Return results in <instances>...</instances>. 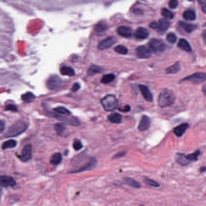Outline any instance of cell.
Returning a JSON list of instances; mask_svg holds the SVG:
<instances>
[{"label":"cell","instance_id":"obj_1","mask_svg":"<svg viewBox=\"0 0 206 206\" xmlns=\"http://www.w3.org/2000/svg\"><path fill=\"white\" fill-rule=\"evenodd\" d=\"M175 100V96L173 92L169 90H165L160 93L158 102L161 108H165L171 106Z\"/></svg>","mask_w":206,"mask_h":206},{"label":"cell","instance_id":"obj_2","mask_svg":"<svg viewBox=\"0 0 206 206\" xmlns=\"http://www.w3.org/2000/svg\"><path fill=\"white\" fill-rule=\"evenodd\" d=\"M27 125L23 121H18L13 123L8 129L6 136L7 137H12L18 136L26 131Z\"/></svg>","mask_w":206,"mask_h":206},{"label":"cell","instance_id":"obj_3","mask_svg":"<svg viewBox=\"0 0 206 206\" xmlns=\"http://www.w3.org/2000/svg\"><path fill=\"white\" fill-rule=\"evenodd\" d=\"M102 105L106 111H112L115 109L118 106V100L115 96L109 94L101 100Z\"/></svg>","mask_w":206,"mask_h":206},{"label":"cell","instance_id":"obj_4","mask_svg":"<svg viewBox=\"0 0 206 206\" xmlns=\"http://www.w3.org/2000/svg\"><path fill=\"white\" fill-rule=\"evenodd\" d=\"M149 49L155 53H161L166 48V45L163 41L158 39H152L149 42Z\"/></svg>","mask_w":206,"mask_h":206},{"label":"cell","instance_id":"obj_5","mask_svg":"<svg viewBox=\"0 0 206 206\" xmlns=\"http://www.w3.org/2000/svg\"><path fill=\"white\" fill-rule=\"evenodd\" d=\"M61 85L62 80L59 77L56 75H53L50 76L47 82V86L48 89L51 90H55L58 89L59 88L61 87Z\"/></svg>","mask_w":206,"mask_h":206},{"label":"cell","instance_id":"obj_6","mask_svg":"<svg viewBox=\"0 0 206 206\" xmlns=\"http://www.w3.org/2000/svg\"><path fill=\"white\" fill-rule=\"evenodd\" d=\"M205 80V73L202 72L195 73L190 76L185 77L182 81H190L195 84H199Z\"/></svg>","mask_w":206,"mask_h":206},{"label":"cell","instance_id":"obj_7","mask_svg":"<svg viewBox=\"0 0 206 206\" xmlns=\"http://www.w3.org/2000/svg\"><path fill=\"white\" fill-rule=\"evenodd\" d=\"M136 54L140 59H148L151 56V51L149 47L141 45L136 48Z\"/></svg>","mask_w":206,"mask_h":206},{"label":"cell","instance_id":"obj_8","mask_svg":"<svg viewBox=\"0 0 206 206\" xmlns=\"http://www.w3.org/2000/svg\"><path fill=\"white\" fill-rule=\"evenodd\" d=\"M53 117H54L55 118H56L58 120L64 122V123H65L67 124H69V125H73L74 126H77L80 125L79 120L78 119H77L76 118H74V117H64V116H61L60 115H59L57 114H54Z\"/></svg>","mask_w":206,"mask_h":206},{"label":"cell","instance_id":"obj_9","mask_svg":"<svg viewBox=\"0 0 206 206\" xmlns=\"http://www.w3.org/2000/svg\"><path fill=\"white\" fill-rule=\"evenodd\" d=\"M117 42V39L115 37L111 36L108 37L104 40L100 41L98 45V49L100 50H106L111 47H112L115 42Z\"/></svg>","mask_w":206,"mask_h":206},{"label":"cell","instance_id":"obj_10","mask_svg":"<svg viewBox=\"0 0 206 206\" xmlns=\"http://www.w3.org/2000/svg\"><path fill=\"white\" fill-rule=\"evenodd\" d=\"M96 164H97L96 159L94 158H92L87 163L83 165L79 169L73 170L71 172V173H77V172H83V171H86V170H92L93 169H94L95 167V166H96Z\"/></svg>","mask_w":206,"mask_h":206},{"label":"cell","instance_id":"obj_11","mask_svg":"<svg viewBox=\"0 0 206 206\" xmlns=\"http://www.w3.org/2000/svg\"><path fill=\"white\" fill-rule=\"evenodd\" d=\"M32 155V146L31 144H27L24 148L22 151V154L20 157V158L22 161L27 162L31 159Z\"/></svg>","mask_w":206,"mask_h":206},{"label":"cell","instance_id":"obj_12","mask_svg":"<svg viewBox=\"0 0 206 206\" xmlns=\"http://www.w3.org/2000/svg\"><path fill=\"white\" fill-rule=\"evenodd\" d=\"M16 185L15 179L9 176H0V186L4 187H13Z\"/></svg>","mask_w":206,"mask_h":206},{"label":"cell","instance_id":"obj_13","mask_svg":"<svg viewBox=\"0 0 206 206\" xmlns=\"http://www.w3.org/2000/svg\"><path fill=\"white\" fill-rule=\"evenodd\" d=\"M151 126V120L149 117L146 115H143L138 125V128L140 131H145L148 130Z\"/></svg>","mask_w":206,"mask_h":206},{"label":"cell","instance_id":"obj_14","mask_svg":"<svg viewBox=\"0 0 206 206\" xmlns=\"http://www.w3.org/2000/svg\"><path fill=\"white\" fill-rule=\"evenodd\" d=\"M139 88H140V90L141 93L143 95V97L147 101L151 102L153 100L152 94L148 88V87H147L146 86L143 85H140Z\"/></svg>","mask_w":206,"mask_h":206},{"label":"cell","instance_id":"obj_15","mask_svg":"<svg viewBox=\"0 0 206 206\" xmlns=\"http://www.w3.org/2000/svg\"><path fill=\"white\" fill-rule=\"evenodd\" d=\"M117 33L122 37L130 38L132 35V30L129 27L120 26L117 30Z\"/></svg>","mask_w":206,"mask_h":206},{"label":"cell","instance_id":"obj_16","mask_svg":"<svg viewBox=\"0 0 206 206\" xmlns=\"http://www.w3.org/2000/svg\"><path fill=\"white\" fill-rule=\"evenodd\" d=\"M135 38L138 39H146L149 36V32L144 27H138L135 32L134 34Z\"/></svg>","mask_w":206,"mask_h":206},{"label":"cell","instance_id":"obj_17","mask_svg":"<svg viewBox=\"0 0 206 206\" xmlns=\"http://www.w3.org/2000/svg\"><path fill=\"white\" fill-rule=\"evenodd\" d=\"M158 24V25L157 28V31L160 33H164L170 25L169 21L164 19H160Z\"/></svg>","mask_w":206,"mask_h":206},{"label":"cell","instance_id":"obj_18","mask_svg":"<svg viewBox=\"0 0 206 206\" xmlns=\"http://www.w3.org/2000/svg\"><path fill=\"white\" fill-rule=\"evenodd\" d=\"M189 127V124L187 123H183L178 126H176V128H174L173 129V132L174 134L177 136V137H181L182 136L184 133L186 132L187 129Z\"/></svg>","mask_w":206,"mask_h":206},{"label":"cell","instance_id":"obj_19","mask_svg":"<svg viewBox=\"0 0 206 206\" xmlns=\"http://www.w3.org/2000/svg\"><path fill=\"white\" fill-rule=\"evenodd\" d=\"M108 28V26L106 22L104 21H102L96 25L94 27V30L97 33L101 34L105 32L107 30Z\"/></svg>","mask_w":206,"mask_h":206},{"label":"cell","instance_id":"obj_20","mask_svg":"<svg viewBox=\"0 0 206 206\" xmlns=\"http://www.w3.org/2000/svg\"><path fill=\"white\" fill-rule=\"evenodd\" d=\"M179 25L181 27L184 28V30L185 31H186L188 33H191V32H193L197 27L196 25H194L192 24L186 23V22H183V21H180Z\"/></svg>","mask_w":206,"mask_h":206},{"label":"cell","instance_id":"obj_21","mask_svg":"<svg viewBox=\"0 0 206 206\" xmlns=\"http://www.w3.org/2000/svg\"><path fill=\"white\" fill-rule=\"evenodd\" d=\"M178 47L180 49H181L184 51H186L187 52H190L192 51V47H191L190 45L189 44L188 41H187L184 39H180V41H178Z\"/></svg>","mask_w":206,"mask_h":206},{"label":"cell","instance_id":"obj_22","mask_svg":"<svg viewBox=\"0 0 206 206\" xmlns=\"http://www.w3.org/2000/svg\"><path fill=\"white\" fill-rule=\"evenodd\" d=\"M108 120L114 123H120L122 121V115L117 112H113L108 115Z\"/></svg>","mask_w":206,"mask_h":206},{"label":"cell","instance_id":"obj_23","mask_svg":"<svg viewBox=\"0 0 206 206\" xmlns=\"http://www.w3.org/2000/svg\"><path fill=\"white\" fill-rule=\"evenodd\" d=\"M176 160L181 166H186L190 163V161L187 158L186 155L183 154H177L176 157Z\"/></svg>","mask_w":206,"mask_h":206},{"label":"cell","instance_id":"obj_24","mask_svg":"<svg viewBox=\"0 0 206 206\" xmlns=\"http://www.w3.org/2000/svg\"><path fill=\"white\" fill-rule=\"evenodd\" d=\"M123 180L126 184L130 186L131 187H132L136 188V189H138V188L141 187V184L138 182H137L136 180H135L131 178L125 177L123 178Z\"/></svg>","mask_w":206,"mask_h":206},{"label":"cell","instance_id":"obj_25","mask_svg":"<svg viewBox=\"0 0 206 206\" xmlns=\"http://www.w3.org/2000/svg\"><path fill=\"white\" fill-rule=\"evenodd\" d=\"M181 69V67L180 65V63L178 62H176L174 65L168 67L166 68V71L168 74H175L177 73Z\"/></svg>","mask_w":206,"mask_h":206},{"label":"cell","instance_id":"obj_26","mask_svg":"<svg viewBox=\"0 0 206 206\" xmlns=\"http://www.w3.org/2000/svg\"><path fill=\"white\" fill-rule=\"evenodd\" d=\"M60 72L62 75L64 76H73L75 74L74 70L70 67H62L60 69Z\"/></svg>","mask_w":206,"mask_h":206},{"label":"cell","instance_id":"obj_27","mask_svg":"<svg viewBox=\"0 0 206 206\" xmlns=\"http://www.w3.org/2000/svg\"><path fill=\"white\" fill-rule=\"evenodd\" d=\"M54 129L58 135H64L67 131V128L62 123H56L54 125Z\"/></svg>","mask_w":206,"mask_h":206},{"label":"cell","instance_id":"obj_28","mask_svg":"<svg viewBox=\"0 0 206 206\" xmlns=\"http://www.w3.org/2000/svg\"><path fill=\"white\" fill-rule=\"evenodd\" d=\"M17 142L14 140H9L5 142H4L2 144V149L3 150L7 149H12L15 148L16 146Z\"/></svg>","mask_w":206,"mask_h":206},{"label":"cell","instance_id":"obj_29","mask_svg":"<svg viewBox=\"0 0 206 206\" xmlns=\"http://www.w3.org/2000/svg\"><path fill=\"white\" fill-rule=\"evenodd\" d=\"M21 99L24 102L30 103L32 102L35 100V96L31 92H27L22 95Z\"/></svg>","mask_w":206,"mask_h":206},{"label":"cell","instance_id":"obj_30","mask_svg":"<svg viewBox=\"0 0 206 206\" xmlns=\"http://www.w3.org/2000/svg\"><path fill=\"white\" fill-rule=\"evenodd\" d=\"M62 157L60 153H56L53 154L50 158V163L53 165H57L62 161Z\"/></svg>","mask_w":206,"mask_h":206},{"label":"cell","instance_id":"obj_31","mask_svg":"<svg viewBox=\"0 0 206 206\" xmlns=\"http://www.w3.org/2000/svg\"><path fill=\"white\" fill-rule=\"evenodd\" d=\"M183 18L187 21H193L196 18L195 12L192 10H188L183 13Z\"/></svg>","mask_w":206,"mask_h":206},{"label":"cell","instance_id":"obj_32","mask_svg":"<svg viewBox=\"0 0 206 206\" xmlns=\"http://www.w3.org/2000/svg\"><path fill=\"white\" fill-rule=\"evenodd\" d=\"M103 71L102 68L96 65H91L88 70V74L90 75H93L94 74L101 73Z\"/></svg>","mask_w":206,"mask_h":206},{"label":"cell","instance_id":"obj_33","mask_svg":"<svg viewBox=\"0 0 206 206\" xmlns=\"http://www.w3.org/2000/svg\"><path fill=\"white\" fill-rule=\"evenodd\" d=\"M115 79V76L112 74H108L103 76L102 79H101V82L102 83H109L113 81V80Z\"/></svg>","mask_w":206,"mask_h":206},{"label":"cell","instance_id":"obj_34","mask_svg":"<svg viewBox=\"0 0 206 206\" xmlns=\"http://www.w3.org/2000/svg\"><path fill=\"white\" fill-rule=\"evenodd\" d=\"M54 111L57 113L63 114V115H70L71 114V112L67 109L66 108L63 106H59L54 109Z\"/></svg>","mask_w":206,"mask_h":206},{"label":"cell","instance_id":"obj_35","mask_svg":"<svg viewBox=\"0 0 206 206\" xmlns=\"http://www.w3.org/2000/svg\"><path fill=\"white\" fill-rule=\"evenodd\" d=\"M114 50L119 54H126L128 53V50L126 47L123 45H117L115 47Z\"/></svg>","mask_w":206,"mask_h":206},{"label":"cell","instance_id":"obj_36","mask_svg":"<svg viewBox=\"0 0 206 206\" xmlns=\"http://www.w3.org/2000/svg\"><path fill=\"white\" fill-rule=\"evenodd\" d=\"M161 14H162V15L164 17H165V18H166L167 19H172L174 17L173 13L172 12H170V10H169L167 9H166V8H163L162 9Z\"/></svg>","mask_w":206,"mask_h":206},{"label":"cell","instance_id":"obj_37","mask_svg":"<svg viewBox=\"0 0 206 206\" xmlns=\"http://www.w3.org/2000/svg\"><path fill=\"white\" fill-rule=\"evenodd\" d=\"M199 155H200V151H197L195 152L193 154L186 155V157L190 161H196V160H198V157Z\"/></svg>","mask_w":206,"mask_h":206},{"label":"cell","instance_id":"obj_38","mask_svg":"<svg viewBox=\"0 0 206 206\" xmlns=\"http://www.w3.org/2000/svg\"><path fill=\"white\" fill-rule=\"evenodd\" d=\"M144 182L146 183V184H148L151 186H152V187H158L160 186V184L157 183L156 181L151 180V179H149L148 178H144Z\"/></svg>","mask_w":206,"mask_h":206},{"label":"cell","instance_id":"obj_39","mask_svg":"<svg viewBox=\"0 0 206 206\" xmlns=\"http://www.w3.org/2000/svg\"><path fill=\"white\" fill-rule=\"evenodd\" d=\"M167 41L170 44H174L176 41V36L174 33H169L166 36Z\"/></svg>","mask_w":206,"mask_h":206},{"label":"cell","instance_id":"obj_40","mask_svg":"<svg viewBox=\"0 0 206 206\" xmlns=\"http://www.w3.org/2000/svg\"><path fill=\"white\" fill-rule=\"evenodd\" d=\"M73 148L74 150L79 151L82 148L83 145H82L80 141H79V140H75L73 142Z\"/></svg>","mask_w":206,"mask_h":206},{"label":"cell","instance_id":"obj_41","mask_svg":"<svg viewBox=\"0 0 206 206\" xmlns=\"http://www.w3.org/2000/svg\"><path fill=\"white\" fill-rule=\"evenodd\" d=\"M178 4V2L176 0H171L169 3V6L170 9H175L177 7Z\"/></svg>","mask_w":206,"mask_h":206},{"label":"cell","instance_id":"obj_42","mask_svg":"<svg viewBox=\"0 0 206 206\" xmlns=\"http://www.w3.org/2000/svg\"><path fill=\"white\" fill-rule=\"evenodd\" d=\"M5 109L7 111H12L13 112L18 111V108H16V106L14 105H12V104H9L8 105H6Z\"/></svg>","mask_w":206,"mask_h":206},{"label":"cell","instance_id":"obj_43","mask_svg":"<svg viewBox=\"0 0 206 206\" xmlns=\"http://www.w3.org/2000/svg\"><path fill=\"white\" fill-rule=\"evenodd\" d=\"M125 154H126V152H118V153L116 154L113 157V158H114V159H116V158H121V157H123Z\"/></svg>","mask_w":206,"mask_h":206},{"label":"cell","instance_id":"obj_44","mask_svg":"<svg viewBox=\"0 0 206 206\" xmlns=\"http://www.w3.org/2000/svg\"><path fill=\"white\" fill-rule=\"evenodd\" d=\"M119 110H120L122 112H128L131 109V107L129 105H126L125 107L123 108H119Z\"/></svg>","mask_w":206,"mask_h":206},{"label":"cell","instance_id":"obj_45","mask_svg":"<svg viewBox=\"0 0 206 206\" xmlns=\"http://www.w3.org/2000/svg\"><path fill=\"white\" fill-rule=\"evenodd\" d=\"M5 129V123L3 121L0 120V134L2 133Z\"/></svg>","mask_w":206,"mask_h":206},{"label":"cell","instance_id":"obj_46","mask_svg":"<svg viewBox=\"0 0 206 206\" xmlns=\"http://www.w3.org/2000/svg\"><path fill=\"white\" fill-rule=\"evenodd\" d=\"M80 85L78 83H76L73 85L72 88H71V90L73 91H77L78 90H79L80 88Z\"/></svg>","mask_w":206,"mask_h":206},{"label":"cell","instance_id":"obj_47","mask_svg":"<svg viewBox=\"0 0 206 206\" xmlns=\"http://www.w3.org/2000/svg\"><path fill=\"white\" fill-rule=\"evenodd\" d=\"M199 3H200L202 8V10L204 13H205V10H206V2L205 1H199Z\"/></svg>","mask_w":206,"mask_h":206},{"label":"cell","instance_id":"obj_48","mask_svg":"<svg viewBox=\"0 0 206 206\" xmlns=\"http://www.w3.org/2000/svg\"><path fill=\"white\" fill-rule=\"evenodd\" d=\"M158 25V24L157 22H152L150 24L149 26H150V27H151L152 28H157V29Z\"/></svg>","mask_w":206,"mask_h":206},{"label":"cell","instance_id":"obj_49","mask_svg":"<svg viewBox=\"0 0 206 206\" xmlns=\"http://www.w3.org/2000/svg\"><path fill=\"white\" fill-rule=\"evenodd\" d=\"M205 171V167H202L201 168V172H204Z\"/></svg>","mask_w":206,"mask_h":206},{"label":"cell","instance_id":"obj_50","mask_svg":"<svg viewBox=\"0 0 206 206\" xmlns=\"http://www.w3.org/2000/svg\"><path fill=\"white\" fill-rule=\"evenodd\" d=\"M0 190H1V188H0Z\"/></svg>","mask_w":206,"mask_h":206},{"label":"cell","instance_id":"obj_51","mask_svg":"<svg viewBox=\"0 0 206 206\" xmlns=\"http://www.w3.org/2000/svg\"><path fill=\"white\" fill-rule=\"evenodd\" d=\"M141 206H143V205H141Z\"/></svg>","mask_w":206,"mask_h":206}]
</instances>
